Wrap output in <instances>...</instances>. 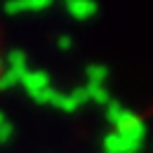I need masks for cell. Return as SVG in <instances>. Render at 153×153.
I'll return each mask as SVG.
<instances>
[{
    "label": "cell",
    "instance_id": "cell-1",
    "mask_svg": "<svg viewBox=\"0 0 153 153\" xmlns=\"http://www.w3.org/2000/svg\"><path fill=\"white\" fill-rule=\"evenodd\" d=\"M113 127H115V134H118L123 141H127V144H144V137H146V123L134 113V111L125 108L123 115H120V120L115 123Z\"/></svg>",
    "mask_w": 153,
    "mask_h": 153
},
{
    "label": "cell",
    "instance_id": "cell-2",
    "mask_svg": "<svg viewBox=\"0 0 153 153\" xmlns=\"http://www.w3.org/2000/svg\"><path fill=\"white\" fill-rule=\"evenodd\" d=\"M50 5H52V0H12V2H5L2 12L10 17H17V14H26V12H42Z\"/></svg>",
    "mask_w": 153,
    "mask_h": 153
},
{
    "label": "cell",
    "instance_id": "cell-3",
    "mask_svg": "<svg viewBox=\"0 0 153 153\" xmlns=\"http://www.w3.org/2000/svg\"><path fill=\"white\" fill-rule=\"evenodd\" d=\"M19 85L26 90L28 97H33L36 92L50 87V73H47V71H26V73H21Z\"/></svg>",
    "mask_w": 153,
    "mask_h": 153
},
{
    "label": "cell",
    "instance_id": "cell-4",
    "mask_svg": "<svg viewBox=\"0 0 153 153\" xmlns=\"http://www.w3.org/2000/svg\"><path fill=\"white\" fill-rule=\"evenodd\" d=\"M64 7H66V12L76 21H87L99 12V5L92 2V0H68Z\"/></svg>",
    "mask_w": 153,
    "mask_h": 153
},
{
    "label": "cell",
    "instance_id": "cell-5",
    "mask_svg": "<svg viewBox=\"0 0 153 153\" xmlns=\"http://www.w3.org/2000/svg\"><path fill=\"white\" fill-rule=\"evenodd\" d=\"M108 76H111V68L106 64H87L85 66V78L90 85H104Z\"/></svg>",
    "mask_w": 153,
    "mask_h": 153
},
{
    "label": "cell",
    "instance_id": "cell-6",
    "mask_svg": "<svg viewBox=\"0 0 153 153\" xmlns=\"http://www.w3.org/2000/svg\"><path fill=\"white\" fill-rule=\"evenodd\" d=\"M2 64H7V68L17 71L19 78H21V73H26V71H28V66H26V64H28V57H26V52H24V50H10Z\"/></svg>",
    "mask_w": 153,
    "mask_h": 153
},
{
    "label": "cell",
    "instance_id": "cell-7",
    "mask_svg": "<svg viewBox=\"0 0 153 153\" xmlns=\"http://www.w3.org/2000/svg\"><path fill=\"white\" fill-rule=\"evenodd\" d=\"M50 106H57L61 113H76L78 111V104L73 101V97L68 94V92H59V90H54Z\"/></svg>",
    "mask_w": 153,
    "mask_h": 153
},
{
    "label": "cell",
    "instance_id": "cell-8",
    "mask_svg": "<svg viewBox=\"0 0 153 153\" xmlns=\"http://www.w3.org/2000/svg\"><path fill=\"white\" fill-rule=\"evenodd\" d=\"M85 87H87V94H90V101H94L99 106H106L113 97L111 92L106 90V85H90V82H85Z\"/></svg>",
    "mask_w": 153,
    "mask_h": 153
},
{
    "label": "cell",
    "instance_id": "cell-9",
    "mask_svg": "<svg viewBox=\"0 0 153 153\" xmlns=\"http://www.w3.org/2000/svg\"><path fill=\"white\" fill-rule=\"evenodd\" d=\"M101 149H104V153H125V141L115 132H108L101 139Z\"/></svg>",
    "mask_w": 153,
    "mask_h": 153
},
{
    "label": "cell",
    "instance_id": "cell-10",
    "mask_svg": "<svg viewBox=\"0 0 153 153\" xmlns=\"http://www.w3.org/2000/svg\"><path fill=\"white\" fill-rule=\"evenodd\" d=\"M19 85V73L12 71V68H2L0 71V92H7L12 87Z\"/></svg>",
    "mask_w": 153,
    "mask_h": 153
},
{
    "label": "cell",
    "instance_id": "cell-11",
    "mask_svg": "<svg viewBox=\"0 0 153 153\" xmlns=\"http://www.w3.org/2000/svg\"><path fill=\"white\" fill-rule=\"evenodd\" d=\"M104 108H106V120H108L111 125H115V123L120 120L123 111H125V106H123V104H120L118 99H111V101H108V104H106Z\"/></svg>",
    "mask_w": 153,
    "mask_h": 153
},
{
    "label": "cell",
    "instance_id": "cell-12",
    "mask_svg": "<svg viewBox=\"0 0 153 153\" xmlns=\"http://www.w3.org/2000/svg\"><path fill=\"white\" fill-rule=\"evenodd\" d=\"M68 94L73 97V101L78 104V108H82L85 104H90V94H87V87H85V85H80V87H76V90H71Z\"/></svg>",
    "mask_w": 153,
    "mask_h": 153
},
{
    "label": "cell",
    "instance_id": "cell-13",
    "mask_svg": "<svg viewBox=\"0 0 153 153\" xmlns=\"http://www.w3.org/2000/svg\"><path fill=\"white\" fill-rule=\"evenodd\" d=\"M52 94H54V87L50 85V87H45V90H40V92H36V94L31 97L36 104H40V106H50V101H52Z\"/></svg>",
    "mask_w": 153,
    "mask_h": 153
},
{
    "label": "cell",
    "instance_id": "cell-14",
    "mask_svg": "<svg viewBox=\"0 0 153 153\" xmlns=\"http://www.w3.org/2000/svg\"><path fill=\"white\" fill-rule=\"evenodd\" d=\"M14 132H17V127H14V123H10V120H5L2 125H0V146L2 144H7L12 137H14Z\"/></svg>",
    "mask_w": 153,
    "mask_h": 153
},
{
    "label": "cell",
    "instance_id": "cell-15",
    "mask_svg": "<svg viewBox=\"0 0 153 153\" xmlns=\"http://www.w3.org/2000/svg\"><path fill=\"white\" fill-rule=\"evenodd\" d=\"M57 47L61 50V52L73 50V38H71V36H66V33H64V36H59V38H57Z\"/></svg>",
    "mask_w": 153,
    "mask_h": 153
},
{
    "label": "cell",
    "instance_id": "cell-16",
    "mask_svg": "<svg viewBox=\"0 0 153 153\" xmlns=\"http://www.w3.org/2000/svg\"><path fill=\"white\" fill-rule=\"evenodd\" d=\"M5 120H7V115H5V113H2V111H0V125H2Z\"/></svg>",
    "mask_w": 153,
    "mask_h": 153
},
{
    "label": "cell",
    "instance_id": "cell-17",
    "mask_svg": "<svg viewBox=\"0 0 153 153\" xmlns=\"http://www.w3.org/2000/svg\"><path fill=\"white\" fill-rule=\"evenodd\" d=\"M2 68H5V64H2V57H0V71H2Z\"/></svg>",
    "mask_w": 153,
    "mask_h": 153
}]
</instances>
